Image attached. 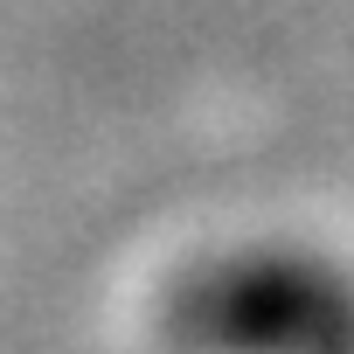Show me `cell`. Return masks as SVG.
Wrapping results in <instances>:
<instances>
[{"label":"cell","instance_id":"obj_1","mask_svg":"<svg viewBox=\"0 0 354 354\" xmlns=\"http://www.w3.org/2000/svg\"><path fill=\"white\" fill-rule=\"evenodd\" d=\"M181 326L223 354H354V292L299 257H243L188 292Z\"/></svg>","mask_w":354,"mask_h":354}]
</instances>
